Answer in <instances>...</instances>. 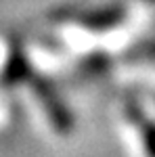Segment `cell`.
Masks as SVG:
<instances>
[{"label":"cell","mask_w":155,"mask_h":157,"mask_svg":"<svg viewBox=\"0 0 155 157\" xmlns=\"http://www.w3.org/2000/svg\"><path fill=\"white\" fill-rule=\"evenodd\" d=\"M29 84L34 88V92H36L42 109L46 111L52 128L59 134H69L73 130V117H72V113H69V109H67V105L61 101L57 90L52 88V84H48L44 78H40L36 73L29 78Z\"/></svg>","instance_id":"6da1fadb"},{"label":"cell","mask_w":155,"mask_h":157,"mask_svg":"<svg viewBox=\"0 0 155 157\" xmlns=\"http://www.w3.org/2000/svg\"><path fill=\"white\" fill-rule=\"evenodd\" d=\"M124 17H126V9L122 4H111V6L99 9V11L86 13L82 17V25L92 32H107L111 27H115Z\"/></svg>","instance_id":"7a4b0ae2"},{"label":"cell","mask_w":155,"mask_h":157,"mask_svg":"<svg viewBox=\"0 0 155 157\" xmlns=\"http://www.w3.org/2000/svg\"><path fill=\"white\" fill-rule=\"evenodd\" d=\"M32 75H34V71L29 69L25 57L19 50H15L11 57H9L6 65H4V86L6 88L19 86V84H23V82H29Z\"/></svg>","instance_id":"3957f363"},{"label":"cell","mask_w":155,"mask_h":157,"mask_svg":"<svg viewBox=\"0 0 155 157\" xmlns=\"http://www.w3.org/2000/svg\"><path fill=\"white\" fill-rule=\"evenodd\" d=\"M128 113H130L132 120L141 126V136H143V145H145L147 155L155 157V124L145 120L141 115V111H138V107H136V111H132V107H128Z\"/></svg>","instance_id":"277c9868"},{"label":"cell","mask_w":155,"mask_h":157,"mask_svg":"<svg viewBox=\"0 0 155 157\" xmlns=\"http://www.w3.org/2000/svg\"><path fill=\"white\" fill-rule=\"evenodd\" d=\"M147 2H155V0H147Z\"/></svg>","instance_id":"5b68a950"}]
</instances>
